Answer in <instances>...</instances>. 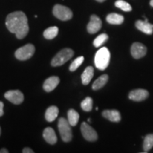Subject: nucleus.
Masks as SVG:
<instances>
[{
    "label": "nucleus",
    "mask_w": 153,
    "mask_h": 153,
    "mask_svg": "<svg viewBox=\"0 0 153 153\" xmlns=\"http://www.w3.org/2000/svg\"><path fill=\"white\" fill-rule=\"evenodd\" d=\"M58 28L57 26H52L48 28L43 32V36L48 40H51L56 37L58 34Z\"/></svg>",
    "instance_id": "obj_21"
},
{
    "label": "nucleus",
    "mask_w": 153,
    "mask_h": 153,
    "mask_svg": "<svg viewBox=\"0 0 153 153\" xmlns=\"http://www.w3.org/2000/svg\"><path fill=\"white\" fill-rule=\"evenodd\" d=\"M60 83V79L58 76H53L48 79L44 82L43 84V89L44 90L47 92H51L53 90H54L58 84Z\"/></svg>",
    "instance_id": "obj_13"
},
{
    "label": "nucleus",
    "mask_w": 153,
    "mask_h": 153,
    "mask_svg": "<svg viewBox=\"0 0 153 153\" xmlns=\"http://www.w3.org/2000/svg\"><path fill=\"white\" fill-rule=\"evenodd\" d=\"M4 97L12 104L18 105L24 101V97L23 93L19 90H10L4 94Z\"/></svg>",
    "instance_id": "obj_8"
},
{
    "label": "nucleus",
    "mask_w": 153,
    "mask_h": 153,
    "mask_svg": "<svg viewBox=\"0 0 153 153\" xmlns=\"http://www.w3.org/2000/svg\"><path fill=\"white\" fill-rule=\"evenodd\" d=\"M43 136L48 143L51 145H54L57 143V138L55 132L52 128L48 127L43 131Z\"/></svg>",
    "instance_id": "obj_14"
},
{
    "label": "nucleus",
    "mask_w": 153,
    "mask_h": 153,
    "mask_svg": "<svg viewBox=\"0 0 153 153\" xmlns=\"http://www.w3.org/2000/svg\"><path fill=\"white\" fill-rule=\"evenodd\" d=\"M102 26V22L99 16L97 15H91L90 21L87 25V31L89 33L94 34L98 32Z\"/></svg>",
    "instance_id": "obj_9"
},
{
    "label": "nucleus",
    "mask_w": 153,
    "mask_h": 153,
    "mask_svg": "<svg viewBox=\"0 0 153 153\" xmlns=\"http://www.w3.org/2000/svg\"><path fill=\"white\" fill-rule=\"evenodd\" d=\"M54 16L60 20L68 21L72 18V11L68 7L61 4H56L53 7Z\"/></svg>",
    "instance_id": "obj_5"
},
{
    "label": "nucleus",
    "mask_w": 153,
    "mask_h": 153,
    "mask_svg": "<svg viewBox=\"0 0 153 153\" xmlns=\"http://www.w3.org/2000/svg\"><path fill=\"white\" fill-rule=\"evenodd\" d=\"M4 115V104L3 102L0 101V117Z\"/></svg>",
    "instance_id": "obj_28"
},
{
    "label": "nucleus",
    "mask_w": 153,
    "mask_h": 153,
    "mask_svg": "<svg viewBox=\"0 0 153 153\" xmlns=\"http://www.w3.org/2000/svg\"><path fill=\"white\" fill-rule=\"evenodd\" d=\"M74 55V51L70 48H64L61 50L51 61V65L53 67L61 66L72 58Z\"/></svg>",
    "instance_id": "obj_3"
},
{
    "label": "nucleus",
    "mask_w": 153,
    "mask_h": 153,
    "mask_svg": "<svg viewBox=\"0 0 153 153\" xmlns=\"http://www.w3.org/2000/svg\"><path fill=\"white\" fill-rule=\"evenodd\" d=\"M84 60H85V58H84L83 56L76 57L75 60L71 63V65H70V71L71 72L75 71L76 69L79 68V67L82 64V62H84Z\"/></svg>",
    "instance_id": "obj_26"
},
{
    "label": "nucleus",
    "mask_w": 153,
    "mask_h": 153,
    "mask_svg": "<svg viewBox=\"0 0 153 153\" xmlns=\"http://www.w3.org/2000/svg\"><path fill=\"white\" fill-rule=\"evenodd\" d=\"M22 152L23 153H33V150H31L30 148H25L23 149L22 150Z\"/></svg>",
    "instance_id": "obj_27"
},
{
    "label": "nucleus",
    "mask_w": 153,
    "mask_h": 153,
    "mask_svg": "<svg viewBox=\"0 0 153 153\" xmlns=\"http://www.w3.org/2000/svg\"><path fill=\"white\" fill-rule=\"evenodd\" d=\"M108 80V76L107 74H103L99 76L97 80H95L92 85V89L94 90H98L102 88L106 85Z\"/></svg>",
    "instance_id": "obj_19"
},
{
    "label": "nucleus",
    "mask_w": 153,
    "mask_h": 153,
    "mask_svg": "<svg viewBox=\"0 0 153 153\" xmlns=\"http://www.w3.org/2000/svg\"><path fill=\"white\" fill-rule=\"evenodd\" d=\"M9 151L5 148H2L1 150H0V153H8Z\"/></svg>",
    "instance_id": "obj_29"
},
{
    "label": "nucleus",
    "mask_w": 153,
    "mask_h": 153,
    "mask_svg": "<svg viewBox=\"0 0 153 153\" xmlns=\"http://www.w3.org/2000/svg\"><path fill=\"white\" fill-rule=\"evenodd\" d=\"M1 128H0V135H1Z\"/></svg>",
    "instance_id": "obj_32"
},
{
    "label": "nucleus",
    "mask_w": 153,
    "mask_h": 153,
    "mask_svg": "<svg viewBox=\"0 0 153 153\" xmlns=\"http://www.w3.org/2000/svg\"><path fill=\"white\" fill-rule=\"evenodd\" d=\"M135 26L139 30L148 35H151L153 33V24L148 22V19H145V21H137L135 23Z\"/></svg>",
    "instance_id": "obj_12"
},
{
    "label": "nucleus",
    "mask_w": 153,
    "mask_h": 153,
    "mask_svg": "<svg viewBox=\"0 0 153 153\" xmlns=\"http://www.w3.org/2000/svg\"><path fill=\"white\" fill-rule=\"evenodd\" d=\"M6 26L9 31L14 33L19 39L26 37L29 30L28 19L22 11H15L9 14L6 19Z\"/></svg>",
    "instance_id": "obj_1"
},
{
    "label": "nucleus",
    "mask_w": 153,
    "mask_h": 153,
    "mask_svg": "<svg viewBox=\"0 0 153 153\" xmlns=\"http://www.w3.org/2000/svg\"><path fill=\"white\" fill-rule=\"evenodd\" d=\"M108 39V36L107 34L106 33L100 34V35L98 36L95 38L93 44L96 48H99L101 46V45H102Z\"/></svg>",
    "instance_id": "obj_24"
},
{
    "label": "nucleus",
    "mask_w": 153,
    "mask_h": 153,
    "mask_svg": "<svg viewBox=\"0 0 153 153\" xmlns=\"http://www.w3.org/2000/svg\"><path fill=\"white\" fill-rule=\"evenodd\" d=\"M115 6L118 8H119L124 11H132V7L131 4H129L128 3L126 2V1H123V0H117V1L115 2Z\"/></svg>",
    "instance_id": "obj_25"
},
{
    "label": "nucleus",
    "mask_w": 153,
    "mask_h": 153,
    "mask_svg": "<svg viewBox=\"0 0 153 153\" xmlns=\"http://www.w3.org/2000/svg\"><path fill=\"white\" fill-rule=\"evenodd\" d=\"M81 131L83 137L88 141L94 142V141H96L97 138H98V135H97V132L89 124L85 123V122L82 123Z\"/></svg>",
    "instance_id": "obj_7"
},
{
    "label": "nucleus",
    "mask_w": 153,
    "mask_h": 153,
    "mask_svg": "<svg viewBox=\"0 0 153 153\" xmlns=\"http://www.w3.org/2000/svg\"><path fill=\"white\" fill-rule=\"evenodd\" d=\"M96 1H99V2H103V1H106V0H96Z\"/></svg>",
    "instance_id": "obj_31"
},
{
    "label": "nucleus",
    "mask_w": 153,
    "mask_h": 153,
    "mask_svg": "<svg viewBox=\"0 0 153 153\" xmlns=\"http://www.w3.org/2000/svg\"><path fill=\"white\" fill-rule=\"evenodd\" d=\"M68 122L71 126H75L79 119V114L74 109H70L68 112Z\"/></svg>",
    "instance_id": "obj_20"
},
{
    "label": "nucleus",
    "mask_w": 153,
    "mask_h": 153,
    "mask_svg": "<svg viewBox=\"0 0 153 153\" xmlns=\"http://www.w3.org/2000/svg\"><path fill=\"white\" fill-rule=\"evenodd\" d=\"M93 106V100L91 97H87L81 103V107L85 111H91Z\"/></svg>",
    "instance_id": "obj_23"
},
{
    "label": "nucleus",
    "mask_w": 153,
    "mask_h": 153,
    "mask_svg": "<svg viewBox=\"0 0 153 153\" xmlns=\"http://www.w3.org/2000/svg\"><path fill=\"white\" fill-rule=\"evenodd\" d=\"M110 52L106 47H102L97 51L95 55L94 63L97 69L104 70L108 67L110 62Z\"/></svg>",
    "instance_id": "obj_2"
},
{
    "label": "nucleus",
    "mask_w": 153,
    "mask_h": 153,
    "mask_svg": "<svg viewBox=\"0 0 153 153\" xmlns=\"http://www.w3.org/2000/svg\"><path fill=\"white\" fill-rule=\"evenodd\" d=\"M59 114V109L57 106H51L46 110L45 117L48 122H53L56 119Z\"/></svg>",
    "instance_id": "obj_17"
},
{
    "label": "nucleus",
    "mask_w": 153,
    "mask_h": 153,
    "mask_svg": "<svg viewBox=\"0 0 153 153\" xmlns=\"http://www.w3.org/2000/svg\"><path fill=\"white\" fill-rule=\"evenodd\" d=\"M102 116L111 122L117 123L120 120V114L117 110H105L102 113Z\"/></svg>",
    "instance_id": "obj_15"
},
{
    "label": "nucleus",
    "mask_w": 153,
    "mask_h": 153,
    "mask_svg": "<svg viewBox=\"0 0 153 153\" xmlns=\"http://www.w3.org/2000/svg\"><path fill=\"white\" fill-rule=\"evenodd\" d=\"M131 55L135 59H140L144 57L147 53V48L138 42L134 43L131 46Z\"/></svg>",
    "instance_id": "obj_10"
},
{
    "label": "nucleus",
    "mask_w": 153,
    "mask_h": 153,
    "mask_svg": "<svg viewBox=\"0 0 153 153\" xmlns=\"http://www.w3.org/2000/svg\"><path fill=\"white\" fill-rule=\"evenodd\" d=\"M123 21L124 17L122 15L116 14V13H111L106 16V22L110 24L120 25L123 24Z\"/></svg>",
    "instance_id": "obj_18"
},
{
    "label": "nucleus",
    "mask_w": 153,
    "mask_h": 153,
    "mask_svg": "<svg viewBox=\"0 0 153 153\" xmlns=\"http://www.w3.org/2000/svg\"><path fill=\"white\" fill-rule=\"evenodd\" d=\"M35 53V47L32 44H27L19 48L15 52V56L19 60H26L33 56Z\"/></svg>",
    "instance_id": "obj_6"
},
{
    "label": "nucleus",
    "mask_w": 153,
    "mask_h": 153,
    "mask_svg": "<svg viewBox=\"0 0 153 153\" xmlns=\"http://www.w3.org/2000/svg\"><path fill=\"white\" fill-rule=\"evenodd\" d=\"M58 130L60 132L61 138L64 142L68 143L72 138L71 126L68 120L65 118H60L58 120Z\"/></svg>",
    "instance_id": "obj_4"
},
{
    "label": "nucleus",
    "mask_w": 153,
    "mask_h": 153,
    "mask_svg": "<svg viewBox=\"0 0 153 153\" xmlns=\"http://www.w3.org/2000/svg\"><path fill=\"white\" fill-rule=\"evenodd\" d=\"M94 70L93 67L89 66L85 69L81 76L82 84L84 85H87L91 82L94 76Z\"/></svg>",
    "instance_id": "obj_16"
},
{
    "label": "nucleus",
    "mask_w": 153,
    "mask_h": 153,
    "mask_svg": "<svg viewBox=\"0 0 153 153\" xmlns=\"http://www.w3.org/2000/svg\"><path fill=\"white\" fill-rule=\"evenodd\" d=\"M149 97V92L145 89H138L131 91L129 94V99L135 101H141Z\"/></svg>",
    "instance_id": "obj_11"
},
{
    "label": "nucleus",
    "mask_w": 153,
    "mask_h": 153,
    "mask_svg": "<svg viewBox=\"0 0 153 153\" xmlns=\"http://www.w3.org/2000/svg\"><path fill=\"white\" fill-rule=\"evenodd\" d=\"M153 147V134H149L145 137L143 142V149L145 152H148Z\"/></svg>",
    "instance_id": "obj_22"
},
{
    "label": "nucleus",
    "mask_w": 153,
    "mask_h": 153,
    "mask_svg": "<svg viewBox=\"0 0 153 153\" xmlns=\"http://www.w3.org/2000/svg\"><path fill=\"white\" fill-rule=\"evenodd\" d=\"M150 4L151 7H153V0H151L150 2Z\"/></svg>",
    "instance_id": "obj_30"
}]
</instances>
